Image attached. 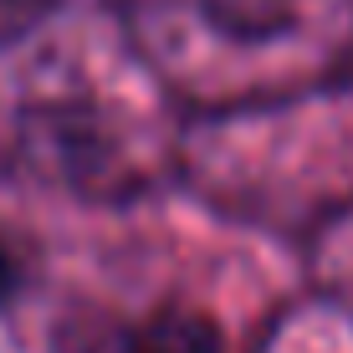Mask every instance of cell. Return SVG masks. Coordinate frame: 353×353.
I'll return each instance as SVG.
<instances>
[{"mask_svg": "<svg viewBox=\"0 0 353 353\" xmlns=\"http://www.w3.org/2000/svg\"><path fill=\"white\" fill-rule=\"evenodd\" d=\"M133 353H225L215 327L194 312H164L133 338Z\"/></svg>", "mask_w": 353, "mask_h": 353, "instance_id": "1", "label": "cell"}, {"mask_svg": "<svg viewBox=\"0 0 353 353\" xmlns=\"http://www.w3.org/2000/svg\"><path fill=\"white\" fill-rule=\"evenodd\" d=\"M10 287H16V276H10V256H6V246H0V302L10 297Z\"/></svg>", "mask_w": 353, "mask_h": 353, "instance_id": "2", "label": "cell"}]
</instances>
